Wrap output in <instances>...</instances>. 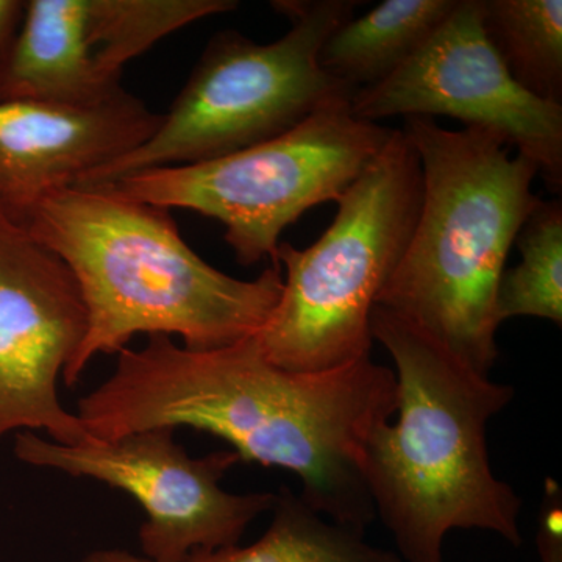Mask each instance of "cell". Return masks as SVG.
<instances>
[{"mask_svg":"<svg viewBox=\"0 0 562 562\" xmlns=\"http://www.w3.org/2000/svg\"><path fill=\"white\" fill-rule=\"evenodd\" d=\"M397 406L395 372L371 357L291 372L266 358L257 335L203 351L151 335L117 353L109 379L77 402V417L99 442L151 428L209 432L241 461L295 473L313 509L366 532L375 520L366 446Z\"/></svg>","mask_w":562,"mask_h":562,"instance_id":"1","label":"cell"},{"mask_svg":"<svg viewBox=\"0 0 562 562\" xmlns=\"http://www.w3.org/2000/svg\"><path fill=\"white\" fill-rule=\"evenodd\" d=\"M76 277L88 330L63 382H80L98 355L138 335L180 336L214 350L257 335L283 292L280 266L239 280L181 238L171 210L135 201L113 184H76L44 199L24 222Z\"/></svg>","mask_w":562,"mask_h":562,"instance_id":"2","label":"cell"},{"mask_svg":"<svg viewBox=\"0 0 562 562\" xmlns=\"http://www.w3.org/2000/svg\"><path fill=\"white\" fill-rule=\"evenodd\" d=\"M371 333L395 364L398 417L372 432L364 480L401 560L446 562L452 530L522 546V498L494 475L487 453V424L513 402L514 387L473 371L383 306H373Z\"/></svg>","mask_w":562,"mask_h":562,"instance_id":"3","label":"cell"},{"mask_svg":"<svg viewBox=\"0 0 562 562\" xmlns=\"http://www.w3.org/2000/svg\"><path fill=\"white\" fill-rule=\"evenodd\" d=\"M403 132L419 155V220L376 305L405 317L473 371L498 358L495 297L509 250L541 199L535 162L479 128L446 131L408 116Z\"/></svg>","mask_w":562,"mask_h":562,"instance_id":"4","label":"cell"},{"mask_svg":"<svg viewBox=\"0 0 562 562\" xmlns=\"http://www.w3.org/2000/svg\"><path fill=\"white\" fill-rule=\"evenodd\" d=\"M419 155L402 131L342 192L319 241L280 243L283 292L257 333L266 358L291 372H327L371 357V314L419 220Z\"/></svg>","mask_w":562,"mask_h":562,"instance_id":"5","label":"cell"},{"mask_svg":"<svg viewBox=\"0 0 562 562\" xmlns=\"http://www.w3.org/2000/svg\"><path fill=\"white\" fill-rule=\"evenodd\" d=\"M358 0H280L291 22L283 38L255 43L222 31L206 44L160 127L131 154L77 184H113L135 173L216 160L297 127L314 111L353 95L321 69L328 36L353 18Z\"/></svg>","mask_w":562,"mask_h":562,"instance_id":"6","label":"cell"},{"mask_svg":"<svg viewBox=\"0 0 562 562\" xmlns=\"http://www.w3.org/2000/svg\"><path fill=\"white\" fill-rule=\"evenodd\" d=\"M350 99H333L297 127L249 149L135 173L113 187L135 201L220 221L239 265L279 266L284 228L313 206L338 201L394 132L355 117Z\"/></svg>","mask_w":562,"mask_h":562,"instance_id":"7","label":"cell"},{"mask_svg":"<svg viewBox=\"0 0 562 562\" xmlns=\"http://www.w3.org/2000/svg\"><path fill=\"white\" fill-rule=\"evenodd\" d=\"M173 428L132 432L111 442L61 446L33 431L14 436V454L33 468L91 479L131 495L146 513L143 557L187 562L191 553L238 546L249 525L272 512L277 494H232L221 482L239 457L217 450L194 458Z\"/></svg>","mask_w":562,"mask_h":562,"instance_id":"8","label":"cell"},{"mask_svg":"<svg viewBox=\"0 0 562 562\" xmlns=\"http://www.w3.org/2000/svg\"><path fill=\"white\" fill-rule=\"evenodd\" d=\"M361 121L449 116L498 136L538 168L554 194L562 190V105L541 101L514 81L483 29V0H458L441 29L401 69L355 91Z\"/></svg>","mask_w":562,"mask_h":562,"instance_id":"9","label":"cell"},{"mask_svg":"<svg viewBox=\"0 0 562 562\" xmlns=\"http://www.w3.org/2000/svg\"><path fill=\"white\" fill-rule=\"evenodd\" d=\"M88 314L68 265L0 209V441L44 431L61 446L98 442L60 402Z\"/></svg>","mask_w":562,"mask_h":562,"instance_id":"10","label":"cell"},{"mask_svg":"<svg viewBox=\"0 0 562 562\" xmlns=\"http://www.w3.org/2000/svg\"><path fill=\"white\" fill-rule=\"evenodd\" d=\"M161 116L125 90L94 106L0 102V209L25 222L44 199L146 143Z\"/></svg>","mask_w":562,"mask_h":562,"instance_id":"11","label":"cell"},{"mask_svg":"<svg viewBox=\"0 0 562 562\" xmlns=\"http://www.w3.org/2000/svg\"><path fill=\"white\" fill-rule=\"evenodd\" d=\"M83 0H31L0 66V102L94 106L120 95L121 80L95 66L83 40Z\"/></svg>","mask_w":562,"mask_h":562,"instance_id":"12","label":"cell"},{"mask_svg":"<svg viewBox=\"0 0 562 562\" xmlns=\"http://www.w3.org/2000/svg\"><path fill=\"white\" fill-rule=\"evenodd\" d=\"M458 0H386L328 36L321 69L351 91L390 79L431 40Z\"/></svg>","mask_w":562,"mask_h":562,"instance_id":"13","label":"cell"},{"mask_svg":"<svg viewBox=\"0 0 562 562\" xmlns=\"http://www.w3.org/2000/svg\"><path fill=\"white\" fill-rule=\"evenodd\" d=\"M366 532L333 522L290 487H280L272 522L257 542L194 552L187 562H402L392 550L364 539Z\"/></svg>","mask_w":562,"mask_h":562,"instance_id":"14","label":"cell"},{"mask_svg":"<svg viewBox=\"0 0 562 562\" xmlns=\"http://www.w3.org/2000/svg\"><path fill=\"white\" fill-rule=\"evenodd\" d=\"M483 29L519 87L562 105L561 0H483Z\"/></svg>","mask_w":562,"mask_h":562,"instance_id":"15","label":"cell"},{"mask_svg":"<svg viewBox=\"0 0 562 562\" xmlns=\"http://www.w3.org/2000/svg\"><path fill=\"white\" fill-rule=\"evenodd\" d=\"M522 261L505 269L495 297V319L539 317L562 324V203L539 201L517 233Z\"/></svg>","mask_w":562,"mask_h":562,"instance_id":"16","label":"cell"},{"mask_svg":"<svg viewBox=\"0 0 562 562\" xmlns=\"http://www.w3.org/2000/svg\"><path fill=\"white\" fill-rule=\"evenodd\" d=\"M536 543L541 562H562V490L553 479L543 484Z\"/></svg>","mask_w":562,"mask_h":562,"instance_id":"17","label":"cell"},{"mask_svg":"<svg viewBox=\"0 0 562 562\" xmlns=\"http://www.w3.org/2000/svg\"><path fill=\"white\" fill-rule=\"evenodd\" d=\"M25 2L0 0V66L9 57L11 47L24 20Z\"/></svg>","mask_w":562,"mask_h":562,"instance_id":"18","label":"cell"},{"mask_svg":"<svg viewBox=\"0 0 562 562\" xmlns=\"http://www.w3.org/2000/svg\"><path fill=\"white\" fill-rule=\"evenodd\" d=\"M79 562H151L146 557L121 549H101L88 553Z\"/></svg>","mask_w":562,"mask_h":562,"instance_id":"19","label":"cell"}]
</instances>
